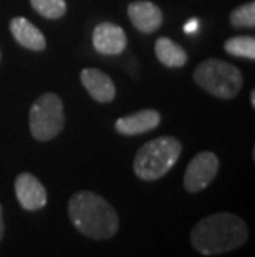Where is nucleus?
I'll use <instances>...</instances> for the list:
<instances>
[{
	"mask_svg": "<svg viewBox=\"0 0 255 257\" xmlns=\"http://www.w3.org/2000/svg\"><path fill=\"white\" fill-rule=\"evenodd\" d=\"M182 151L181 141L174 136H159L144 143L134 156L133 169L143 181H156L176 165Z\"/></svg>",
	"mask_w": 255,
	"mask_h": 257,
	"instance_id": "nucleus-3",
	"label": "nucleus"
},
{
	"mask_svg": "<svg viewBox=\"0 0 255 257\" xmlns=\"http://www.w3.org/2000/svg\"><path fill=\"white\" fill-rule=\"evenodd\" d=\"M161 123V114L156 110H141L128 116H123L116 119L115 130L119 135L124 136H136L153 131L159 126Z\"/></svg>",
	"mask_w": 255,
	"mask_h": 257,
	"instance_id": "nucleus-11",
	"label": "nucleus"
},
{
	"mask_svg": "<svg viewBox=\"0 0 255 257\" xmlns=\"http://www.w3.org/2000/svg\"><path fill=\"white\" fill-rule=\"evenodd\" d=\"M248 227L242 217L232 212H215L200 219L191 231L192 247L202 255L230 252L245 244Z\"/></svg>",
	"mask_w": 255,
	"mask_h": 257,
	"instance_id": "nucleus-1",
	"label": "nucleus"
},
{
	"mask_svg": "<svg viewBox=\"0 0 255 257\" xmlns=\"http://www.w3.org/2000/svg\"><path fill=\"white\" fill-rule=\"evenodd\" d=\"M250 105H252V108H255V90L250 91Z\"/></svg>",
	"mask_w": 255,
	"mask_h": 257,
	"instance_id": "nucleus-19",
	"label": "nucleus"
},
{
	"mask_svg": "<svg viewBox=\"0 0 255 257\" xmlns=\"http://www.w3.org/2000/svg\"><path fill=\"white\" fill-rule=\"evenodd\" d=\"M81 85L98 103H110L116 96V86L105 72L98 68H85L80 73Z\"/></svg>",
	"mask_w": 255,
	"mask_h": 257,
	"instance_id": "nucleus-10",
	"label": "nucleus"
},
{
	"mask_svg": "<svg viewBox=\"0 0 255 257\" xmlns=\"http://www.w3.org/2000/svg\"><path fill=\"white\" fill-rule=\"evenodd\" d=\"M0 60H2V52H0Z\"/></svg>",
	"mask_w": 255,
	"mask_h": 257,
	"instance_id": "nucleus-20",
	"label": "nucleus"
},
{
	"mask_svg": "<svg viewBox=\"0 0 255 257\" xmlns=\"http://www.w3.org/2000/svg\"><path fill=\"white\" fill-rule=\"evenodd\" d=\"M68 217L83 236L93 240L111 239L119 227L115 207L91 191H78L70 198Z\"/></svg>",
	"mask_w": 255,
	"mask_h": 257,
	"instance_id": "nucleus-2",
	"label": "nucleus"
},
{
	"mask_svg": "<svg viewBox=\"0 0 255 257\" xmlns=\"http://www.w3.org/2000/svg\"><path fill=\"white\" fill-rule=\"evenodd\" d=\"M154 53L157 60L167 68H181L187 63L186 50L167 37H159L154 43Z\"/></svg>",
	"mask_w": 255,
	"mask_h": 257,
	"instance_id": "nucleus-13",
	"label": "nucleus"
},
{
	"mask_svg": "<svg viewBox=\"0 0 255 257\" xmlns=\"http://www.w3.org/2000/svg\"><path fill=\"white\" fill-rule=\"evenodd\" d=\"M224 50L232 57L255 60V38L247 35L232 37L224 43Z\"/></svg>",
	"mask_w": 255,
	"mask_h": 257,
	"instance_id": "nucleus-14",
	"label": "nucleus"
},
{
	"mask_svg": "<svg viewBox=\"0 0 255 257\" xmlns=\"http://www.w3.org/2000/svg\"><path fill=\"white\" fill-rule=\"evenodd\" d=\"M30 4L37 14L48 20H58L67 14L65 0H30Z\"/></svg>",
	"mask_w": 255,
	"mask_h": 257,
	"instance_id": "nucleus-15",
	"label": "nucleus"
},
{
	"mask_svg": "<svg viewBox=\"0 0 255 257\" xmlns=\"http://www.w3.org/2000/svg\"><path fill=\"white\" fill-rule=\"evenodd\" d=\"M30 133L37 141H50L63 131V101L57 93H43L34 101L29 114Z\"/></svg>",
	"mask_w": 255,
	"mask_h": 257,
	"instance_id": "nucleus-5",
	"label": "nucleus"
},
{
	"mask_svg": "<svg viewBox=\"0 0 255 257\" xmlns=\"http://www.w3.org/2000/svg\"><path fill=\"white\" fill-rule=\"evenodd\" d=\"M197 29V20H191V22H187V27H186V32L187 34H191L192 30H196Z\"/></svg>",
	"mask_w": 255,
	"mask_h": 257,
	"instance_id": "nucleus-18",
	"label": "nucleus"
},
{
	"mask_svg": "<svg viewBox=\"0 0 255 257\" xmlns=\"http://www.w3.org/2000/svg\"><path fill=\"white\" fill-rule=\"evenodd\" d=\"M15 196L25 211H39L47 206V189L32 173H20L15 179Z\"/></svg>",
	"mask_w": 255,
	"mask_h": 257,
	"instance_id": "nucleus-8",
	"label": "nucleus"
},
{
	"mask_svg": "<svg viewBox=\"0 0 255 257\" xmlns=\"http://www.w3.org/2000/svg\"><path fill=\"white\" fill-rule=\"evenodd\" d=\"M10 34L22 47L32 52H42L47 47V38L37 27L25 17H14L10 20Z\"/></svg>",
	"mask_w": 255,
	"mask_h": 257,
	"instance_id": "nucleus-12",
	"label": "nucleus"
},
{
	"mask_svg": "<svg viewBox=\"0 0 255 257\" xmlns=\"http://www.w3.org/2000/svg\"><path fill=\"white\" fill-rule=\"evenodd\" d=\"M194 81L215 98L230 100L238 95L243 78L235 65L217 58H209L199 63L194 70Z\"/></svg>",
	"mask_w": 255,
	"mask_h": 257,
	"instance_id": "nucleus-4",
	"label": "nucleus"
},
{
	"mask_svg": "<svg viewBox=\"0 0 255 257\" xmlns=\"http://www.w3.org/2000/svg\"><path fill=\"white\" fill-rule=\"evenodd\" d=\"M219 171V158L212 151L199 153L186 168L184 188L187 193H199L214 181Z\"/></svg>",
	"mask_w": 255,
	"mask_h": 257,
	"instance_id": "nucleus-6",
	"label": "nucleus"
},
{
	"mask_svg": "<svg viewBox=\"0 0 255 257\" xmlns=\"http://www.w3.org/2000/svg\"><path fill=\"white\" fill-rule=\"evenodd\" d=\"M128 17L134 29L141 34H154L162 25V12L156 4L149 0H136L128 5Z\"/></svg>",
	"mask_w": 255,
	"mask_h": 257,
	"instance_id": "nucleus-9",
	"label": "nucleus"
},
{
	"mask_svg": "<svg viewBox=\"0 0 255 257\" xmlns=\"http://www.w3.org/2000/svg\"><path fill=\"white\" fill-rule=\"evenodd\" d=\"M230 24L237 29H253L255 27V2L243 4L230 12Z\"/></svg>",
	"mask_w": 255,
	"mask_h": 257,
	"instance_id": "nucleus-16",
	"label": "nucleus"
},
{
	"mask_svg": "<svg viewBox=\"0 0 255 257\" xmlns=\"http://www.w3.org/2000/svg\"><path fill=\"white\" fill-rule=\"evenodd\" d=\"M4 231H5V222H4V207L0 204V240L4 237Z\"/></svg>",
	"mask_w": 255,
	"mask_h": 257,
	"instance_id": "nucleus-17",
	"label": "nucleus"
},
{
	"mask_svg": "<svg viewBox=\"0 0 255 257\" xmlns=\"http://www.w3.org/2000/svg\"><path fill=\"white\" fill-rule=\"evenodd\" d=\"M91 42H93L95 50L101 55H121L126 50L128 37L119 25L103 22L95 27Z\"/></svg>",
	"mask_w": 255,
	"mask_h": 257,
	"instance_id": "nucleus-7",
	"label": "nucleus"
}]
</instances>
